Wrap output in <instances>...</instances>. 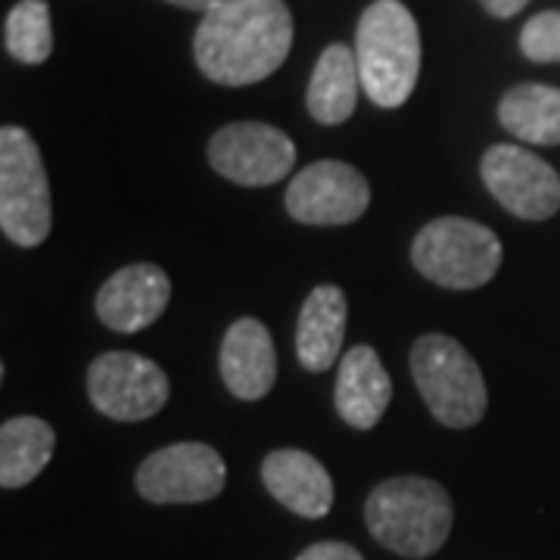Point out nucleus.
I'll use <instances>...</instances> for the list:
<instances>
[{
    "mask_svg": "<svg viewBox=\"0 0 560 560\" xmlns=\"http://www.w3.org/2000/svg\"><path fill=\"white\" fill-rule=\"evenodd\" d=\"M293 44V16L283 0H221L194 35L200 72L224 88L275 75Z\"/></svg>",
    "mask_w": 560,
    "mask_h": 560,
    "instance_id": "nucleus-1",
    "label": "nucleus"
},
{
    "mask_svg": "<svg viewBox=\"0 0 560 560\" xmlns=\"http://www.w3.org/2000/svg\"><path fill=\"white\" fill-rule=\"evenodd\" d=\"M452 499L440 482L393 477L381 482L364 504V523L383 548L401 558L436 555L452 533Z\"/></svg>",
    "mask_w": 560,
    "mask_h": 560,
    "instance_id": "nucleus-2",
    "label": "nucleus"
},
{
    "mask_svg": "<svg viewBox=\"0 0 560 560\" xmlns=\"http://www.w3.org/2000/svg\"><path fill=\"white\" fill-rule=\"evenodd\" d=\"M355 60L361 88L371 101L396 109L411 97L420 72V32L399 0H377L359 20Z\"/></svg>",
    "mask_w": 560,
    "mask_h": 560,
    "instance_id": "nucleus-3",
    "label": "nucleus"
},
{
    "mask_svg": "<svg viewBox=\"0 0 560 560\" xmlns=\"http://www.w3.org/2000/svg\"><path fill=\"white\" fill-rule=\"evenodd\" d=\"M411 374L430 415L452 427L467 430L486 415V381L474 355L452 337L427 334L411 346Z\"/></svg>",
    "mask_w": 560,
    "mask_h": 560,
    "instance_id": "nucleus-4",
    "label": "nucleus"
},
{
    "mask_svg": "<svg viewBox=\"0 0 560 560\" xmlns=\"http://www.w3.org/2000/svg\"><path fill=\"white\" fill-rule=\"evenodd\" d=\"M411 261L436 287L477 290L499 271L501 241L480 221L445 215L420 228L411 243Z\"/></svg>",
    "mask_w": 560,
    "mask_h": 560,
    "instance_id": "nucleus-5",
    "label": "nucleus"
},
{
    "mask_svg": "<svg viewBox=\"0 0 560 560\" xmlns=\"http://www.w3.org/2000/svg\"><path fill=\"white\" fill-rule=\"evenodd\" d=\"M0 228L16 246H38L54 228L50 180L38 143L16 125L0 131Z\"/></svg>",
    "mask_w": 560,
    "mask_h": 560,
    "instance_id": "nucleus-6",
    "label": "nucleus"
},
{
    "mask_svg": "<svg viewBox=\"0 0 560 560\" xmlns=\"http://www.w3.org/2000/svg\"><path fill=\"white\" fill-rule=\"evenodd\" d=\"M88 396L106 418L135 423L160 415L168 401V377L138 352H106L88 368Z\"/></svg>",
    "mask_w": 560,
    "mask_h": 560,
    "instance_id": "nucleus-7",
    "label": "nucleus"
},
{
    "mask_svg": "<svg viewBox=\"0 0 560 560\" xmlns=\"http://www.w3.org/2000/svg\"><path fill=\"white\" fill-rule=\"evenodd\" d=\"M228 467L206 442H175L138 467V492L153 504H200L221 495Z\"/></svg>",
    "mask_w": 560,
    "mask_h": 560,
    "instance_id": "nucleus-8",
    "label": "nucleus"
},
{
    "mask_svg": "<svg viewBox=\"0 0 560 560\" xmlns=\"http://www.w3.org/2000/svg\"><path fill=\"white\" fill-rule=\"evenodd\" d=\"M209 162L221 178L241 187H268L287 178L296 162V147L275 125L234 121L212 135Z\"/></svg>",
    "mask_w": 560,
    "mask_h": 560,
    "instance_id": "nucleus-9",
    "label": "nucleus"
},
{
    "mask_svg": "<svg viewBox=\"0 0 560 560\" xmlns=\"http://www.w3.org/2000/svg\"><path fill=\"white\" fill-rule=\"evenodd\" d=\"M480 172L489 194L517 219L545 221L560 209V175L523 147H489Z\"/></svg>",
    "mask_w": 560,
    "mask_h": 560,
    "instance_id": "nucleus-10",
    "label": "nucleus"
},
{
    "mask_svg": "<svg viewBox=\"0 0 560 560\" xmlns=\"http://www.w3.org/2000/svg\"><path fill=\"white\" fill-rule=\"evenodd\" d=\"M287 212L302 224H352L371 206V187L349 162L320 160L305 165L287 187Z\"/></svg>",
    "mask_w": 560,
    "mask_h": 560,
    "instance_id": "nucleus-11",
    "label": "nucleus"
},
{
    "mask_svg": "<svg viewBox=\"0 0 560 560\" xmlns=\"http://www.w3.org/2000/svg\"><path fill=\"white\" fill-rule=\"evenodd\" d=\"M168 300H172L168 275L160 265L138 261V265L116 271L103 283L94 308L106 327H113L119 334H138L162 318V312L168 308Z\"/></svg>",
    "mask_w": 560,
    "mask_h": 560,
    "instance_id": "nucleus-12",
    "label": "nucleus"
},
{
    "mask_svg": "<svg viewBox=\"0 0 560 560\" xmlns=\"http://www.w3.org/2000/svg\"><path fill=\"white\" fill-rule=\"evenodd\" d=\"M219 368L231 396L243 401L268 396L278 381V352L268 327L256 318L234 320L221 340Z\"/></svg>",
    "mask_w": 560,
    "mask_h": 560,
    "instance_id": "nucleus-13",
    "label": "nucleus"
},
{
    "mask_svg": "<svg viewBox=\"0 0 560 560\" xmlns=\"http://www.w3.org/2000/svg\"><path fill=\"white\" fill-rule=\"evenodd\" d=\"M261 482L293 514L318 521L334 504V480L318 458L300 448H278L261 460Z\"/></svg>",
    "mask_w": 560,
    "mask_h": 560,
    "instance_id": "nucleus-14",
    "label": "nucleus"
},
{
    "mask_svg": "<svg viewBox=\"0 0 560 560\" xmlns=\"http://www.w3.org/2000/svg\"><path fill=\"white\" fill-rule=\"evenodd\" d=\"M393 383L374 346H352L340 359L334 401L340 418L355 430H371L386 415Z\"/></svg>",
    "mask_w": 560,
    "mask_h": 560,
    "instance_id": "nucleus-15",
    "label": "nucleus"
},
{
    "mask_svg": "<svg viewBox=\"0 0 560 560\" xmlns=\"http://www.w3.org/2000/svg\"><path fill=\"white\" fill-rule=\"evenodd\" d=\"M346 318L349 305L340 287L324 283L308 293L296 324V355L305 371L320 374L337 364L346 340Z\"/></svg>",
    "mask_w": 560,
    "mask_h": 560,
    "instance_id": "nucleus-16",
    "label": "nucleus"
},
{
    "mask_svg": "<svg viewBox=\"0 0 560 560\" xmlns=\"http://www.w3.org/2000/svg\"><path fill=\"white\" fill-rule=\"evenodd\" d=\"M359 60L355 50L346 44H330L320 54L318 66L312 72V84H308V113L320 121V125H342L355 113L359 103Z\"/></svg>",
    "mask_w": 560,
    "mask_h": 560,
    "instance_id": "nucleus-17",
    "label": "nucleus"
},
{
    "mask_svg": "<svg viewBox=\"0 0 560 560\" xmlns=\"http://www.w3.org/2000/svg\"><path fill=\"white\" fill-rule=\"evenodd\" d=\"M57 448V433L47 420L13 418L0 427V486L20 489L38 477Z\"/></svg>",
    "mask_w": 560,
    "mask_h": 560,
    "instance_id": "nucleus-18",
    "label": "nucleus"
},
{
    "mask_svg": "<svg viewBox=\"0 0 560 560\" xmlns=\"http://www.w3.org/2000/svg\"><path fill=\"white\" fill-rule=\"evenodd\" d=\"M499 119L514 138L555 147L560 143V91L548 84H517L501 97Z\"/></svg>",
    "mask_w": 560,
    "mask_h": 560,
    "instance_id": "nucleus-19",
    "label": "nucleus"
},
{
    "mask_svg": "<svg viewBox=\"0 0 560 560\" xmlns=\"http://www.w3.org/2000/svg\"><path fill=\"white\" fill-rule=\"evenodd\" d=\"M7 50L13 60L38 66L54 54L50 7L44 0H20L7 16Z\"/></svg>",
    "mask_w": 560,
    "mask_h": 560,
    "instance_id": "nucleus-20",
    "label": "nucleus"
},
{
    "mask_svg": "<svg viewBox=\"0 0 560 560\" xmlns=\"http://www.w3.org/2000/svg\"><path fill=\"white\" fill-rule=\"evenodd\" d=\"M521 47L526 60L560 62V13L548 10L523 25Z\"/></svg>",
    "mask_w": 560,
    "mask_h": 560,
    "instance_id": "nucleus-21",
    "label": "nucleus"
},
{
    "mask_svg": "<svg viewBox=\"0 0 560 560\" xmlns=\"http://www.w3.org/2000/svg\"><path fill=\"white\" fill-rule=\"evenodd\" d=\"M296 560H364L359 548L346 545V541H318L308 545Z\"/></svg>",
    "mask_w": 560,
    "mask_h": 560,
    "instance_id": "nucleus-22",
    "label": "nucleus"
},
{
    "mask_svg": "<svg viewBox=\"0 0 560 560\" xmlns=\"http://www.w3.org/2000/svg\"><path fill=\"white\" fill-rule=\"evenodd\" d=\"M482 7L495 16V20H511V16H517L523 7L529 3V0H480Z\"/></svg>",
    "mask_w": 560,
    "mask_h": 560,
    "instance_id": "nucleus-23",
    "label": "nucleus"
},
{
    "mask_svg": "<svg viewBox=\"0 0 560 560\" xmlns=\"http://www.w3.org/2000/svg\"><path fill=\"white\" fill-rule=\"evenodd\" d=\"M165 3H175L184 10H197V13H209L212 7H219L221 0H165Z\"/></svg>",
    "mask_w": 560,
    "mask_h": 560,
    "instance_id": "nucleus-24",
    "label": "nucleus"
}]
</instances>
